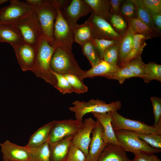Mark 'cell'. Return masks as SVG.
I'll return each instance as SVG.
<instances>
[{
    "instance_id": "44dd1931",
    "label": "cell",
    "mask_w": 161,
    "mask_h": 161,
    "mask_svg": "<svg viewBox=\"0 0 161 161\" xmlns=\"http://www.w3.org/2000/svg\"><path fill=\"white\" fill-rule=\"evenodd\" d=\"M0 38L3 42L8 43L11 46L24 43L15 24L0 25Z\"/></svg>"
},
{
    "instance_id": "ab89813d",
    "label": "cell",
    "mask_w": 161,
    "mask_h": 161,
    "mask_svg": "<svg viewBox=\"0 0 161 161\" xmlns=\"http://www.w3.org/2000/svg\"><path fill=\"white\" fill-rule=\"evenodd\" d=\"M135 13V4L133 0H125L120 7V15L124 18H134Z\"/></svg>"
},
{
    "instance_id": "60d3db41",
    "label": "cell",
    "mask_w": 161,
    "mask_h": 161,
    "mask_svg": "<svg viewBox=\"0 0 161 161\" xmlns=\"http://www.w3.org/2000/svg\"><path fill=\"white\" fill-rule=\"evenodd\" d=\"M86 158L81 150L71 144L69 149L66 161H86Z\"/></svg>"
},
{
    "instance_id": "d6a6232c",
    "label": "cell",
    "mask_w": 161,
    "mask_h": 161,
    "mask_svg": "<svg viewBox=\"0 0 161 161\" xmlns=\"http://www.w3.org/2000/svg\"><path fill=\"white\" fill-rule=\"evenodd\" d=\"M147 73L142 78L145 83H149L153 80L161 82V65L154 62L146 64Z\"/></svg>"
},
{
    "instance_id": "83f0119b",
    "label": "cell",
    "mask_w": 161,
    "mask_h": 161,
    "mask_svg": "<svg viewBox=\"0 0 161 161\" xmlns=\"http://www.w3.org/2000/svg\"><path fill=\"white\" fill-rule=\"evenodd\" d=\"M29 160L31 161H50L49 142L48 141L41 146L29 148Z\"/></svg>"
},
{
    "instance_id": "816d5d0a",
    "label": "cell",
    "mask_w": 161,
    "mask_h": 161,
    "mask_svg": "<svg viewBox=\"0 0 161 161\" xmlns=\"http://www.w3.org/2000/svg\"><path fill=\"white\" fill-rule=\"evenodd\" d=\"M31 161L30 160H25V161Z\"/></svg>"
},
{
    "instance_id": "f1b7e54d",
    "label": "cell",
    "mask_w": 161,
    "mask_h": 161,
    "mask_svg": "<svg viewBox=\"0 0 161 161\" xmlns=\"http://www.w3.org/2000/svg\"><path fill=\"white\" fill-rule=\"evenodd\" d=\"M132 0L136 6V13L134 18L139 19L157 32L160 33V32L154 26L151 15L148 11L137 0Z\"/></svg>"
},
{
    "instance_id": "3957f363",
    "label": "cell",
    "mask_w": 161,
    "mask_h": 161,
    "mask_svg": "<svg viewBox=\"0 0 161 161\" xmlns=\"http://www.w3.org/2000/svg\"><path fill=\"white\" fill-rule=\"evenodd\" d=\"M114 133L120 145L126 152L147 155L161 152V149L151 147L140 139L134 131L120 130L114 131Z\"/></svg>"
},
{
    "instance_id": "7dc6e473",
    "label": "cell",
    "mask_w": 161,
    "mask_h": 161,
    "mask_svg": "<svg viewBox=\"0 0 161 161\" xmlns=\"http://www.w3.org/2000/svg\"><path fill=\"white\" fill-rule=\"evenodd\" d=\"M44 0H27V3L34 8L42 4Z\"/></svg>"
},
{
    "instance_id": "7402d4cb",
    "label": "cell",
    "mask_w": 161,
    "mask_h": 161,
    "mask_svg": "<svg viewBox=\"0 0 161 161\" xmlns=\"http://www.w3.org/2000/svg\"><path fill=\"white\" fill-rule=\"evenodd\" d=\"M55 121V120L52 121L38 129L30 137L26 146L29 148H35L47 142Z\"/></svg>"
},
{
    "instance_id": "b9f144b4",
    "label": "cell",
    "mask_w": 161,
    "mask_h": 161,
    "mask_svg": "<svg viewBox=\"0 0 161 161\" xmlns=\"http://www.w3.org/2000/svg\"><path fill=\"white\" fill-rule=\"evenodd\" d=\"M148 12L161 13V0H137Z\"/></svg>"
},
{
    "instance_id": "1f68e13d",
    "label": "cell",
    "mask_w": 161,
    "mask_h": 161,
    "mask_svg": "<svg viewBox=\"0 0 161 161\" xmlns=\"http://www.w3.org/2000/svg\"><path fill=\"white\" fill-rule=\"evenodd\" d=\"M109 23L114 30L121 36L127 31L128 25L125 18L120 14L111 13Z\"/></svg>"
},
{
    "instance_id": "8fae6325",
    "label": "cell",
    "mask_w": 161,
    "mask_h": 161,
    "mask_svg": "<svg viewBox=\"0 0 161 161\" xmlns=\"http://www.w3.org/2000/svg\"><path fill=\"white\" fill-rule=\"evenodd\" d=\"M92 27V37L109 40H119L121 36L110 23L97 16L93 11L87 20Z\"/></svg>"
},
{
    "instance_id": "4fadbf2b",
    "label": "cell",
    "mask_w": 161,
    "mask_h": 161,
    "mask_svg": "<svg viewBox=\"0 0 161 161\" xmlns=\"http://www.w3.org/2000/svg\"><path fill=\"white\" fill-rule=\"evenodd\" d=\"M97 123V120L95 121L92 117L85 119L72 137V144L81 150L86 157L91 139V134L96 126Z\"/></svg>"
},
{
    "instance_id": "d4e9b609",
    "label": "cell",
    "mask_w": 161,
    "mask_h": 161,
    "mask_svg": "<svg viewBox=\"0 0 161 161\" xmlns=\"http://www.w3.org/2000/svg\"><path fill=\"white\" fill-rule=\"evenodd\" d=\"M73 31L75 42L81 47L91 41L93 38L92 27L87 21L82 24H77L73 29Z\"/></svg>"
},
{
    "instance_id": "d6986e66",
    "label": "cell",
    "mask_w": 161,
    "mask_h": 161,
    "mask_svg": "<svg viewBox=\"0 0 161 161\" xmlns=\"http://www.w3.org/2000/svg\"><path fill=\"white\" fill-rule=\"evenodd\" d=\"M98 161H133L120 145L107 144Z\"/></svg>"
},
{
    "instance_id": "277c9868",
    "label": "cell",
    "mask_w": 161,
    "mask_h": 161,
    "mask_svg": "<svg viewBox=\"0 0 161 161\" xmlns=\"http://www.w3.org/2000/svg\"><path fill=\"white\" fill-rule=\"evenodd\" d=\"M72 104L73 106L69 107V110L74 113L76 119L82 122L83 116L87 113L117 111L122 106L120 101L106 103L103 100L93 99L87 102L76 100L73 102Z\"/></svg>"
},
{
    "instance_id": "74e56055",
    "label": "cell",
    "mask_w": 161,
    "mask_h": 161,
    "mask_svg": "<svg viewBox=\"0 0 161 161\" xmlns=\"http://www.w3.org/2000/svg\"><path fill=\"white\" fill-rule=\"evenodd\" d=\"M135 133L140 139L151 147L161 149V133H156L147 134Z\"/></svg>"
},
{
    "instance_id": "ba28073f",
    "label": "cell",
    "mask_w": 161,
    "mask_h": 161,
    "mask_svg": "<svg viewBox=\"0 0 161 161\" xmlns=\"http://www.w3.org/2000/svg\"><path fill=\"white\" fill-rule=\"evenodd\" d=\"M25 43L36 46L43 35L35 11L23 17L15 24Z\"/></svg>"
},
{
    "instance_id": "e0dca14e",
    "label": "cell",
    "mask_w": 161,
    "mask_h": 161,
    "mask_svg": "<svg viewBox=\"0 0 161 161\" xmlns=\"http://www.w3.org/2000/svg\"><path fill=\"white\" fill-rule=\"evenodd\" d=\"M92 113L103 127V138L104 142L106 144L120 145L111 124L112 112Z\"/></svg>"
},
{
    "instance_id": "f907efd6",
    "label": "cell",
    "mask_w": 161,
    "mask_h": 161,
    "mask_svg": "<svg viewBox=\"0 0 161 161\" xmlns=\"http://www.w3.org/2000/svg\"><path fill=\"white\" fill-rule=\"evenodd\" d=\"M0 42H3L2 40L0 38Z\"/></svg>"
},
{
    "instance_id": "5b68a950",
    "label": "cell",
    "mask_w": 161,
    "mask_h": 161,
    "mask_svg": "<svg viewBox=\"0 0 161 161\" xmlns=\"http://www.w3.org/2000/svg\"><path fill=\"white\" fill-rule=\"evenodd\" d=\"M57 10L53 30L54 45L72 49L73 44L75 42L72 29L63 16L60 5L56 0H53Z\"/></svg>"
},
{
    "instance_id": "603a6c76",
    "label": "cell",
    "mask_w": 161,
    "mask_h": 161,
    "mask_svg": "<svg viewBox=\"0 0 161 161\" xmlns=\"http://www.w3.org/2000/svg\"><path fill=\"white\" fill-rule=\"evenodd\" d=\"M129 28L134 34L144 35L149 39L158 36V33L135 18H125Z\"/></svg>"
},
{
    "instance_id": "52a82bcc",
    "label": "cell",
    "mask_w": 161,
    "mask_h": 161,
    "mask_svg": "<svg viewBox=\"0 0 161 161\" xmlns=\"http://www.w3.org/2000/svg\"><path fill=\"white\" fill-rule=\"evenodd\" d=\"M34 8L43 35L51 45H54L53 34L57 10L53 0H44L42 4Z\"/></svg>"
},
{
    "instance_id": "484cf974",
    "label": "cell",
    "mask_w": 161,
    "mask_h": 161,
    "mask_svg": "<svg viewBox=\"0 0 161 161\" xmlns=\"http://www.w3.org/2000/svg\"><path fill=\"white\" fill-rule=\"evenodd\" d=\"M97 16L109 22L111 13L108 0H83Z\"/></svg>"
},
{
    "instance_id": "ffe728a7",
    "label": "cell",
    "mask_w": 161,
    "mask_h": 161,
    "mask_svg": "<svg viewBox=\"0 0 161 161\" xmlns=\"http://www.w3.org/2000/svg\"><path fill=\"white\" fill-rule=\"evenodd\" d=\"M120 66L109 63L103 60L89 70L86 71L83 77V79L92 78L96 76H101L106 78L112 73L117 70Z\"/></svg>"
},
{
    "instance_id": "9c48e42d",
    "label": "cell",
    "mask_w": 161,
    "mask_h": 161,
    "mask_svg": "<svg viewBox=\"0 0 161 161\" xmlns=\"http://www.w3.org/2000/svg\"><path fill=\"white\" fill-rule=\"evenodd\" d=\"M10 4L0 9V25L16 24L19 20L35 11L27 3L18 0H11Z\"/></svg>"
},
{
    "instance_id": "ee69618b",
    "label": "cell",
    "mask_w": 161,
    "mask_h": 161,
    "mask_svg": "<svg viewBox=\"0 0 161 161\" xmlns=\"http://www.w3.org/2000/svg\"><path fill=\"white\" fill-rule=\"evenodd\" d=\"M133 161H161L157 156L155 154L147 155L143 154H134Z\"/></svg>"
},
{
    "instance_id": "7a4b0ae2",
    "label": "cell",
    "mask_w": 161,
    "mask_h": 161,
    "mask_svg": "<svg viewBox=\"0 0 161 161\" xmlns=\"http://www.w3.org/2000/svg\"><path fill=\"white\" fill-rule=\"evenodd\" d=\"M50 67L53 72L63 75H74L82 80L86 72L80 67L72 49L63 47H56L51 59Z\"/></svg>"
},
{
    "instance_id": "4dcf8cb0",
    "label": "cell",
    "mask_w": 161,
    "mask_h": 161,
    "mask_svg": "<svg viewBox=\"0 0 161 161\" xmlns=\"http://www.w3.org/2000/svg\"><path fill=\"white\" fill-rule=\"evenodd\" d=\"M119 40L92 38L91 41L95 47L100 59L103 60V54L106 49L110 47L118 44Z\"/></svg>"
},
{
    "instance_id": "2e32d148",
    "label": "cell",
    "mask_w": 161,
    "mask_h": 161,
    "mask_svg": "<svg viewBox=\"0 0 161 161\" xmlns=\"http://www.w3.org/2000/svg\"><path fill=\"white\" fill-rule=\"evenodd\" d=\"M3 158L9 161H24L29 160L27 147L21 146L7 140L0 144Z\"/></svg>"
},
{
    "instance_id": "9a60e30c",
    "label": "cell",
    "mask_w": 161,
    "mask_h": 161,
    "mask_svg": "<svg viewBox=\"0 0 161 161\" xmlns=\"http://www.w3.org/2000/svg\"><path fill=\"white\" fill-rule=\"evenodd\" d=\"M97 121L96 126L92 132L89 149L86 161H98L107 144L103 140V127L97 120Z\"/></svg>"
},
{
    "instance_id": "5bb4252c",
    "label": "cell",
    "mask_w": 161,
    "mask_h": 161,
    "mask_svg": "<svg viewBox=\"0 0 161 161\" xmlns=\"http://www.w3.org/2000/svg\"><path fill=\"white\" fill-rule=\"evenodd\" d=\"M11 46L22 70L31 71L35 63L36 47L25 43Z\"/></svg>"
},
{
    "instance_id": "bcb514c9",
    "label": "cell",
    "mask_w": 161,
    "mask_h": 161,
    "mask_svg": "<svg viewBox=\"0 0 161 161\" xmlns=\"http://www.w3.org/2000/svg\"><path fill=\"white\" fill-rule=\"evenodd\" d=\"M153 22L157 29L160 32L161 30V13L148 12Z\"/></svg>"
},
{
    "instance_id": "836d02e7",
    "label": "cell",
    "mask_w": 161,
    "mask_h": 161,
    "mask_svg": "<svg viewBox=\"0 0 161 161\" xmlns=\"http://www.w3.org/2000/svg\"><path fill=\"white\" fill-rule=\"evenodd\" d=\"M81 47L83 55L88 60L92 67L94 66L100 62L101 59L91 41L86 43Z\"/></svg>"
},
{
    "instance_id": "7bdbcfd3",
    "label": "cell",
    "mask_w": 161,
    "mask_h": 161,
    "mask_svg": "<svg viewBox=\"0 0 161 161\" xmlns=\"http://www.w3.org/2000/svg\"><path fill=\"white\" fill-rule=\"evenodd\" d=\"M151 100L154 117V125H156L161 120V99L157 97H152Z\"/></svg>"
},
{
    "instance_id": "f35d334b",
    "label": "cell",
    "mask_w": 161,
    "mask_h": 161,
    "mask_svg": "<svg viewBox=\"0 0 161 161\" xmlns=\"http://www.w3.org/2000/svg\"><path fill=\"white\" fill-rule=\"evenodd\" d=\"M64 76L72 85L74 92L80 94L88 91V87L84 83L83 80L77 76L72 75H66Z\"/></svg>"
},
{
    "instance_id": "d590c367",
    "label": "cell",
    "mask_w": 161,
    "mask_h": 161,
    "mask_svg": "<svg viewBox=\"0 0 161 161\" xmlns=\"http://www.w3.org/2000/svg\"><path fill=\"white\" fill-rule=\"evenodd\" d=\"M55 75L57 82L54 86L62 94L74 92V90L72 85L63 75L52 72Z\"/></svg>"
},
{
    "instance_id": "6da1fadb",
    "label": "cell",
    "mask_w": 161,
    "mask_h": 161,
    "mask_svg": "<svg viewBox=\"0 0 161 161\" xmlns=\"http://www.w3.org/2000/svg\"><path fill=\"white\" fill-rule=\"evenodd\" d=\"M56 47L51 45L47 38L43 35L36 46L35 63L31 71L37 77L41 78L54 86L57 82L55 75L51 71L50 63Z\"/></svg>"
},
{
    "instance_id": "ac0fdd59",
    "label": "cell",
    "mask_w": 161,
    "mask_h": 161,
    "mask_svg": "<svg viewBox=\"0 0 161 161\" xmlns=\"http://www.w3.org/2000/svg\"><path fill=\"white\" fill-rule=\"evenodd\" d=\"M73 136L66 137L54 143H49L50 161H66Z\"/></svg>"
},
{
    "instance_id": "4316f807",
    "label": "cell",
    "mask_w": 161,
    "mask_h": 161,
    "mask_svg": "<svg viewBox=\"0 0 161 161\" xmlns=\"http://www.w3.org/2000/svg\"><path fill=\"white\" fill-rule=\"evenodd\" d=\"M134 35V34L128 27L126 32L121 36L119 40V66L127 57L131 49Z\"/></svg>"
},
{
    "instance_id": "f546056e",
    "label": "cell",
    "mask_w": 161,
    "mask_h": 161,
    "mask_svg": "<svg viewBox=\"0 0 161 161\" xmlns=\"http://www.w3.org/2000/svg\"><path fill=\"white\" fill-rule=\"evenodd\" d=\"M124 66L129 68L137 77L142 78L146 75V64L142 61L141 56L132 59Z\"/></svg>"
},
{
    "instance_id": "f6af8a7d",
    "label": "cell",
    "mask_w": 161,
    "mask_h": 161,
    "mask_svg": "<svg viewBox=\"0 0 161 161\" xmlns=\"http://www.w3.org/2000/svg\"><path fill=\"white\" fill-rule=\"evenodd\" d=\"M124 1L123 0H109L111 13L114 14H120V7Z\"/></svg>"
},
{
    "instance_id": "e575fe53",
    "label": "cell",
    "mask_w": 161,
    "mask_h": 161,
    "mask_svg": "<svg viewBox=\"0 0 161 161\" xmlns=\"http://www.w3.org/2000/svg\"><path fill=\"white\" fill-rule=\"evenodd\" d=\"M134 77H137L129 68L124 66L120 67L117 70L110 75L106 78L117 80L120 84H122L126 79Z\"/></svg>"
},
{
    "instance_id": "c3c4849f",
    "label": "cell",
    "mask_w": 161,
    "mask_h": 161,
    "mask_svg": "<svg viewBox=\"0 0 161 161\" xmlns=\"http://www.w3.org/2000/svg\"><path fill=\"white\" fill-rule=\"evenodd\" d=\"M8 1L7 0H0V5Z\"/></svg>"
},
{
    "instance_id": "30bf717a",
    "label": "cell",
    "mask_w": 161,
    "mask_h": 161,
    "mask_svg": "<svg viewBox=\"0 0 161 161\" xmlns=\"http://www.w3.org/2000/svg\"><path fill=\"white\" fill-rule=\"evenodd\" d=\"M82 122L76 119L55 120L50 131L48 141L54 143L66 137L74 136L82 126Z\"/></svg>"
},
{
    "instance_id": "cb8c5ba5",
    "label": "cell",
    "mask_w": 161,
    "mask_h": 161,
    "mask_svg": "<svg viewBox=\"0 0 161 161\" xmlns=\"http://www.w3.org/2000/svg\"><path fill=\"white\" fill-rule=\"evenodd\" d=\"M148 39L144 35L134 34L133 44L131 49L128 55L119 66H123L132 59L141 56L143 49L147 45L145 41Z\"/></svg>"
},
{
    "instance_id": "8d00e7d4",
    "label": "cell",
    "mask_w": 161,
    "mask_h": 161,
    "mask_svg": "<svg viewBox=\"0 0 161 161\" xmlns=\"http://www.w3.org/2000/svg\"><path fill=\"white\" fill-rule=\"evenodd\" d=\"M103 60L109 63L119 66V44L107 48L103 54Z\"/></svg>"
},
{
    "instance_id": "8992f818",
    "label": "cell",
    "mask_w": 161,
    "mask_h": 161,
    "mask_svg": "<svg viewBox=\"0 0 161 161\" xmlns=\"http://www.w3.org/2000/svg\"><path fill=\"white\" fill-rule=\"evenodd\" d=\"M111 124L114 131L124 130L147 134L161 133V120L156 125L149 126L142 121L125 118L117 111L112 112Z\"/></svg>"
},
{
    "instance_id": "7c38bea8",
    "label": "cell",
    "mask_w": 161,
    "mask_h": 161,
    "mask_svg": "<svg viewBox=\"0 0 161 161\" xmlns=\"http://www.w3.org/2000/svg\"><path fill=\"white\" fill-rule=\"evenodd\" d=\"M62 15L72 30L81 17L92 11L90 7L83 0H72L61 8Z\"/></svg>"
},
{
    "instance_id": "681fc988",
    "label": "cell",
    "mask_w": 161,
    "mask_h": 161,
    "mask_svg": "<svg viewBox=\"0 0 161 161\" xmlns=\"http://www.w3.org/2000/svg\"><path fill=\"white\" fill-rule=\"evenodd\" d=\"M3 161H9L7 160L4 159V158H3Z\"/></svg>"
}]
</instances>
